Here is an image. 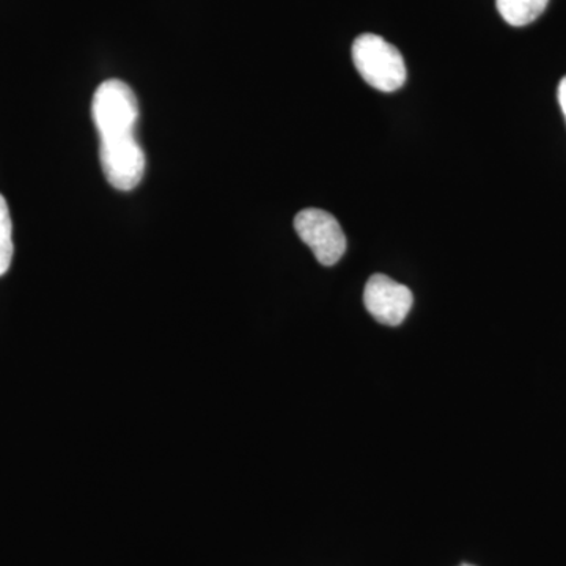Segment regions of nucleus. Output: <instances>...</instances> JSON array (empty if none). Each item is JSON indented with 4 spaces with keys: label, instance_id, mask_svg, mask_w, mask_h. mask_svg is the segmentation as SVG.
<instances>
[{
    "label": "nucleus",
    "instance_id": "5",
    "mask_svg": "<svg viewBox=\"0 0 566 566\" xmlns=\"http://www.w3.org/2000/svg\"><path fill=\"white\" fill-rule=\"evenodd\" d=\"M547 2L549 0H495V6L504 21L515 28H523L542 17Z\"/></svg>",
    "mask_w": 566,
    "mask_h": 566
},
{
    "label": "nucleus",
    "instance_id": "3",
    "mask_svg": "<svg viewBox=\"0 0 566 566\" xmlns=\"http://www.w3.org/2000/svg\"><path fill=\"white\" fill-rule=\"evenodd\" d=\"M294 230L323 266H334L345 255L346 237L331 212L318 208L300 211L294 218Z\"/></svg>",
    "mask_w": 566,
    "mask_h": 566
},
{
    "label": "nucleus",
    "instance_id": "1",
    "mask_svg": "<svg viewBox=\"0 0 566 566\" xmlns=\"http://www.w3.org/2000/svg\"><path fill=\"white\" fill-rule=\"evenodd\" d=\"M92 118L99 134V161L104 177L118 191L140 185L147 159L136 137L139 103L128 84L103 82L92 102Z\"/></svg>",
    "mask_w": 566,
    "mask_h": 566
},
{
    "label": "nucleus",
    "instance_id": "6",
    "mask_svg": "<svg viewBox=\"0 0 566 566\" xmlns=\"http://www.w3.org/2000/svg\"><path fill=\"white\" fill-rule=\"evenodd\" d=\"M13 251V226H11L9 205L0 193V277L10 270Z\"/></svg>",
    "mask_w": 566,
    "mask_h": 566
},
{
    "label": "nucleus",
    "instance_id": "8",
    "mask_svg": "<svg viewBox=\"0 0 566 566\" xmlns=\"http://www.w3.org/2000/svg\"><path fill=\"white\" fill-rule=\"evenodd\" d=\"M461 566H472V565L464 564V565H461Z\"/></svg>",
    "mask_w": 566,
    "mask_h": 566
},
{
    "label": "nucleus",
    "instance_id": "7",
    "mask_svg": "<svg viewBox=\"0 0 566 566\" xmlns=\"http://www.w3.org/2000/svg\"><path fill=\"white\" fill-rule=\"evenodd\" d=\"M558 103H560L566 118V76L560 81V85H558Z\"/></svg>",
    "mask_w": 566,
    "mask_h": 566
},
{
    "label": "nucleus",
    "instance_id": "4",
    "mask_svg": "<svg viewBox=\"0 0 566 566\" xmlns=\"http://www.w3.org/2000/svg\"><path fill=\"white\" fill-rule=\"evenodd\" d=\"M412 303L415 297L411 290L385 274L371 275L365 285V308L370 312L376 322L386 326H398L403 323L411 311Z\"/></svg>",
    "mask_w": 566,
    "mask_h": 566
},
{
    "label": "nucleus",
    "instance_id": "2",
    "mask_svg": "<svg viewBox=\"0 0 566 566\" xmlns=\"http://www.w3.org/2000/svg\"><path fill=\"white\" fill-rule=\"evenodd\" d=\"M352 54L360 76L376 91L390 93L403 87L408 74L403 55L382 36L363 33L354 41Z\"/></svg>",
    "mask_w": 566,
    "mask_h": 566
}]
</instances>
